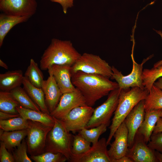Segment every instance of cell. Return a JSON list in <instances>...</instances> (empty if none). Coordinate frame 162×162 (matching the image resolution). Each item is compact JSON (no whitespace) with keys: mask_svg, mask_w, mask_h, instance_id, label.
Wrapping results in <instances>:
<instances>
[{"mask_svg":"<svg viewBox=\"0 0 162 162\" xmlns=\"http://www.w3.org/2000/svg\"><path fill=\"white\" fill-rule=\"evenodd\" d=\"M71 80L83 95L86 105L92 107L111 91L119 88L117 83L110 80L109 78L80 71L71 73Z\"/></svg>","mask_w":162,"mask_h":162,"instance_id":"1","label":"cell"},{"mask_svg":"<svg viewBox=\"0 0 162 162\" xmlns=\"http://www.w3.org/2000/svg\"><path fill=\"white\" fill-rule=\"evenodd\" d=\"M81 55L70 40L54 38L41 57L40 68L46 70L54 64L71 66Z\"/></svg>","mask_w":162,"mask_h":162,"instance_id":"2","label":"cell"},{"mask_svg":"<svg viewBox=\"0 0 162 162\" xmlns=\"http://www.w3.org/2000/svg\"><path fill=\"white\" fill-rule=\"evenodd\" d=\"M149 91L146 88L134 87L127 90H120L118 104L114 112L106 144H110L114 134L126 116L141 100H145Z\"/></svg>","mask_w":162,"mask_h":162,"instance_id":"3","label":"cell"},{"mask_svg":"<svg viewBox=\"0 0 162 162\" xmlns=\"http://www.w3.org/2000/svg\"><path fill=\"white\" fill-rule=\"evenodd\" d=\"M53 118L54 124L47 136L45 152L60 153L70 161L71 156L72 135L60 120Z\"/></svg>","mask_w":162,"mask_h":162,"instance_id":"4","label":"cell"},{"mask_svg":"<svg viewBox=\"0 0 162 162\" xmlns=\"http://www.w3.org/2000/svg\"><path fill=\"white\" fill-rule=\"evenodd\" d=\"M71 73L78 71L99 74L110 78L112 73V67L99 56L87 53L81 55L71 66Z\"/></svg>","mask_w":162,"mask_h":162,"instance_id":"5","label":"cell"},{"mask_svg":"<svg viewBox=\"0 0 162 162\" xmlns=\"http://www.w3.org/2000/svg\"><path fill=\"white\" fill-rule=\"evenodd\" d=\"M28 120L29 126L26 140L28 152L31 156L40 154L45 152L47 136L53 127Z\"/></svg>","mask_w":162,"mask_h":162,"instance_id":"6","label":"cell"},{"mask_svg":"<svg viewBox=\"0 0 162 162\" xmlns=\"http://www.w3.org/2000/svg\"><path fill=\"white\" fill-rule=\"evenodd\" d=\"M120 92L119 88L110 92L106 100L94 109L86 128H94L102 124L109 125L111 117L118 104Z\"/></svg>","mask_w":162,"mask_h":162,"instance_id":"7","label":"cell"},{"mask_svg":"<svg viewBox=\"0 0 162 162\" xmlns=\"http://www.w3.org/2000/svg\"><path fill=\"white\" fill-rule=\"evenodd\" d=\"M131 56L133 67L131 73L128 75L124 76L121 71H119L114 66H112V73L110 78L116 81L120 90H127L130 89V88L136 87L145 88L142 79L143 66L144 63L152 57H149L144 59L141 63L139 64L134 60L133 52Z\"/></svg>","mask_w":162,"mask_h":162,"instance_id":"8","label":"cell"},{"mask_svg":"<svg viewBox=\"0 0 162 162\" xmlns=\"http://www.w3.org/2000/svg\"><path fill=\"white\" fill-rule=\"evenodd\" d=\"M94 109L86 104L78 106L60 120L68 131L75 133L86 127Z\"/></svg>","mask_w":162,"mask_h":162,"instance_id":"9","label":"cell"},{"mask_svg":"<svg viewBox=\"0 0 162 162\" xmlns=\"http://www.w3.org/2000/svg\"><path fill=\"white\" fill-rule=\"evenodd\" d=\"M85 104L84 97L76 88L73 91L63 94L56 107L50 114L53 117L60 119L75 108Z\"/></svg>","mask_w":162,"mask_h":162,"instance_id":"10","label":"cell"},{"mask_svg":"<svg viewBox=\"0 0 162 162\" xmlns=\"http://www.w3.org/2000/svg\"><path fill=\"white\" fill-rule=\"evenodd\" d=\"M37 4L36 0H0V10L9 15L32 16L36 12Z\"/></svg>","mask_w":162,"mask_h":162,"instance_id":"11","label":"cell"},{"mask_svg":"<svg viewBox=\"0 0 162 162\" xmlns=\"http://www.w3.org/2000/svg\"><path fill=\"white\" fill-rule=\"evenodd\" d=\"M106 140L103 137L85 153L79 156L72 157L71 162H111L107 148Z\"/></svg>","mask_w":162,"mask_h":162,"instance_id":"12","label":"cell"},{"mask_svg":"<svg viewBox=\"0 0 162 162\" xmlns=\"http://www.w3.org/2000/svg\"><path fill=\"white\" fill-rule=\"evenodd\" d=\"M142 136L137 133L132 146L128 148L126 156L134 162L158 161L155 151L146 144Z\"/></svg>","mask_w":162,"mask_h":162,"instance_id":"13","label":"cell"},{"mask_svg":"<svg viewBox=\"0 0 162 162\" xmlns=\"http://www.w3.org/2000/svg\"><path fill=\"white\" fill-rule=\"evenodd\" d=\"M145 100L140 101L126 117L124 122L128 131L129 148L133 145L137 132L143 122L146 112Z\"/></svg>","mask_w":162,"mask_h":162,"instance_id":"14","label":"cell"},{"mask_svg":"<svg viewBox=\"0 0 162 162\" xmlns=\"http://www.w3.org/2000/svg\"><path fill=\"white\" fill-rule=\"evenodd\" d=\"M113 137L114 140L108 150L111 162L126 155L128 150V131L124 121L116 130Z\"/></svg>","mask_w":162,"mask_h":162,"instance_id":"15","label":"cell"},{"mask_svg":"<svg viewBox=\"0 0 162 162\" xmlns=\"http://www.w3.org/2000/svg\"><path fill=\"white\" fill-rule=\"evenodd\" d=\"M71 66L54 64L48 69L49 75L54 77L62 93L72 92L76 89L71 80Z\"/></svg>","mask_w":162,"mask_h":162,"instance_id":"16","label":"cell"},{"mask_svg":"<svg viewBox=\"0 0 162 162\" xmlns=\"http://www.w3.org/2000/svg\"><path fill=\"white\" fill-rule=\"evenodd\" d=\"M41 88L44 92L46 104L49 112H52L56 107L63 94L54 77L49 75L44 80Z\"/></svg>","mask_w":162,"mask_h":162,"instance_id":"17","label":"cell"},{"mask_svg":"<svg viewBox=\"0 0 162 162\" xmlns=\"http://www.w3.org/2000/svg\"><path fill=\"white\" fill-rule=\"evenodd\" d=\"M162 109L153 110L146 112L142 123L137 133L142 136L147 144L150 141L155 126L160 117Z\"/></svg>","mask_w":162,"mask_h":162,"instance_id":"18","label":"cell"},{"mask_svg":"<svg viewBox=\"0 0 162 162\" xmlns=\"http://www.w3.org/2000/svg\"><path fill=\"white\" fill-rule=\"evenodd\" d=\"M16 109L20 116L25 119L39 122L51 127L54 124V119L50 114L26 108L21 106L16 107Z\"/></svg>","mask_w":162,"mask_h":162,"instance_id":"19","label":"cell"},{"mask_svg":"<svg viewBox=\"0 0 162 162\" xmlns=\"http://www.w3.org/2000/svg\"><path fill=\"white\" fill-rule=\"evenodd\" d=\"M24 76L20 70L8 71L0 74L1 91L10 92L22 84Z\"/></svg>","mask_w":162,"mask_h":162,"instance_id":"20","label":"cell"},{"mask_svg":"<svg viewBox=\"0 0 162 162\" xmlns=\"http://www.w3.org/2000/svg\"><path fill=\"white\" fill-rule=\"evenodd\" d=\"M31 16H17L4 13L0 14V47L3 44L4 38L11 29L16 25L26 21Z\"/></svg>","mask_w":162,"mask_h":162,"instance_id":"21","label":"cell"},{"mask_svg":"<svg viewBox=\"0 0 162 162\" xmlns=\"http://www.w3.org/2000/svg\"><path fill=\"white\" fill-rule=\"evenodd\" d=\"M0 141L10 152L18 146L27 134V129L12 131H5L0 129Z\"/></svg>","mask_w":162,"mask_h":162,"instance_id":"22","label":"cell"},{"mask_svg":"<svg viewBox=\"0 0 162 162\" xmlns=\"http://www.w3.org/2000/svg\"><path fill=\"white\" fill-rule=\"evenodd\" d=\"M22 84L23 88L41 111L50 114L46 104L45 95L42 89L33 85L24 76Z\"/></svg>","mask_w":162,"mask_h":162,"instance_id":"23","label":"cell"},{"mask_svg":"<svg viewBox=\"0 0 162 162\" xmlns=\"http://www.w3.org/2000/svg\"><path fill=\"white\" fill-rule=\"evenodd\" d=\"M145 112L151 110L162 109V90L154 84L145 100Z\"/></svg>","mask_w":162,"mask_h":162,"instance_id":"24","label":"cell"},{"mask_svg":"<svg viewBox=\"0 0 162 162\" xmlns=\"http://www.w3.org/2000/svg\"><path fill=\"white\" fill-rule=\"evenodd\" d=\"M24 76L33 85L38 88H41L44 80V75L38 64L33 58L30 59V64L27 69Z\"/></svg>","mask_w":162,"mask_h":162,"instance_id":"25","label":"cell"},{"mask_svg":"<svg viewBox=\"0 0 162 162\" xmlns=\"http://www.w3.org/2000/svg\"><path fill=\"white\" fill-rule=\"evenodd\" d=\"M10 92L20 106L26 108L41 111L39 107L33 101L23 88L20 86Z\"/></svg>","mask_w":162,"mask_h":162,"instance_id":"26","label":"cell"},{"mask_svg":"<svg viewBox=\"0 0 162 162\" xmlns=\"http://www.w3.org/2000/svg\"><path fill=\"white\" fill-rule=\"evenodd\" d=\"M20 106L10 92H0V111L12 114H19L16 107Z\"/></svg>","mask_w":162,"mask_h":162,"instance_id":"27","label":"cell"},{"mask_svg":"<svg viewBox=\"0 0 162 162\" xmlns=\"http://www.w3.org/2000/svg\"><path fill=\"white\" fill-rule=\"evenodd\" d=\"M29 126L28 120L21 116L7 120H0V128L5 131H12L27 129Z\"/></svg>","mask_w":162,"mask_h":162,"instance_id":"28","label":"cell"},{"mask_svg":"<svg viewBox=\"0 0 162 162\" xmlns=\"http://www.w3.org/2000/svg\"><path fill=\"white\" fill-rule=\"evenodd\" d=\"M161 77H162V65L150 69H144L142 79L145 88L149 91L154 82Z\"/></svg>","mask_w":162,"mask_h":162,"instance_id":"29","label":"cell"},{"mask_svg":"<svg viewBox=\"0 0 162 162\" xmlns=\"http://www.w3.org/2000/svg\"><path fill=\"white\" fill-rule=\"evenodd\" d=\"M73 137L71 145V158L79 156L85 153L91 147V143L79 134L73 136Z\"/></svg>","mask_w":162,"mask_h":162,"instance_id":"30","label":"cell"},{"mask_svg":"<svg viewBox=\"0 0 162 162\" xmlns=\"http://www.w3.org/2000/svg\"><path fill=\"white\" fill-rule=\"evenodd\" d=\"M107 125L102 124L94 128L87 129L85 128L80 131L79 134L92 144L96 143L100 136L106 130Z\"/></svg>","mask_w":162,"mask_h":162,"instance_id":"31","label":"cell"},{"mask_svg":"<svg viewBox=\"0 0 162 162\" xmlns=\"http://www.w3.org/2000/svg\"><path fill=\"white\" fill-rule=\"evenodd\" d=\"M30 158L35 162H64L68 161L63 154L50 152H45L36 156H31Z\"/></svg>","mask_w":162,"mask_h":162,"instance_id":"32","label":"cell"},{"mask_svg":"<svg viewBox=\"0 0 162 162\" xmlns=\"http://www.w3.org/2000/svg\"><path fill=\"white\" fill-rule=\"evenodd\" d=\"M27 146L24 139L17 148L12 151V154L15 162H32V160L27 155Z\"/></svg>","mask_w":162,"mask_h":162,"instance_id":"33","label":"cell"},{"mask_svg":"<svg viewBox=\"0 0 162 162\" xmlns=\"http://www.w3.org/2000/svg\"><path fill=\"white\" fill-rule=\"evenodd\" d=\"M147 145L151 149L162 153V132L152 133Z\"/></svg>","mask_w":162,"mask_h":162,"instance_id":"34","label":"cell"},{"mask_svg":"<svg viewBox=\"0 0 162 162\" xmlns=\"http://www.w3.org/2000/svg\"><path fill=\"white\" fill-rule=\"evenodd\" d=\"M4 143L0 142V162H15V160L12 154L8 151Z\"/></svg>","mask_w":162,"mask_h":162,"instance_id":"35","label":"cell"},{"mask_svg":"<svg viewBox=\"0 0 162 162\" xmlns=\"http://www.w3.org/2000/svg\"><path fill=\"white\" fill-rule=\"evenodd\" d=\"M52 2L59 3L62 6L63 11L64 14L67 13L68 8H71L74 6V0H50Z\"/></svg>","mask_w":162,"mask_h":162,"instance_id":"36","label":"cell"},{"mask_svg":"<svg viewBox=\"0 0 162 162\" xmlns=\"http://www.w3.org/2000/svg\"><path fill=\"white\" fill-rule=\"evenodd\" d=\"M19 116H20L19 114H12L0 111V120H7Z\"/></svg>","mask_w":162,"mask_h":162,"instance_id":"37","label":"cell"},{"mask_svg":"<svg viewBox=\"0 0 162 162\" xmlns=\"http://www.w3.org/2000/svg\"><path fill=\"white\" fill-rule=\"evenodd\" d=\"M162 132V117H160L155 126L153 133L156 134Z\"/></svg>","mask_w":162,"mask_h":162,"instance_id":"38","label":"cell"},{"mask_svg":"<svg viewBox=\"0 0 162 162\" xmlns=\"http://www.w3.org/2000/svg\"><path fill=\"white\" fill-rule=\"evenodd\" d=\"M113 162H133V161L129 157L125 155L118 159L115 160Z\"/></svg>","mask_w":162,"mask_h":162,"instance_id":"39","label":"cell"},{"mask_svg":"<svg viewBox=\"0 0 162 162\" xmlns=\"http://www.w3.org/2000/svg\"><path fill=\"white\" fill-rule=\"evenodd\" d=\"M157 80L154 84L162 90V77L159 78Z\"/></svg>","mask_w":162,"mask_h":162,"instance_id":"40","label":"cell"},{"mask_svg":"<svg viewBox=\"0 0 162 162\" xmlns=\"http://www.w3.org/2000/svg\"><path fill=\"white\" fill-rule=\"evenodd\" d=\"M156 32L158 34L162 39V33L160 31H156ZM162 65V59L155 63L153 66V67H157Z\"/></svg>","mask_w":162,"mask_h":162,"instance_id":"41","label":"cell"},{"mask_svg":"<svg viewBox=\"0 0 162 162\" xmlns=\"http://www.w3.org/2000/svg\"><path fill=\"white\" fill-rule=\"evenodd\" d=\"M155 154L158 161L162 162V153L155 151Z\"/></svg>","mask_w":162,"mask_h":162,"instance_id":"42","label":"cell"},{"mask_svg":"<svg viewBox=\"0 0 162 162\" xmlns=\"http://www.w3.org/2000/svg\"><path fill=\"white\" fill-rule=\"evenodd\" d=\"M0 66L6 69H8V68L7 65L1 59H0Z\"/></svg>","mask_w":162,"mask_h":162,"instance_id":"43","label":"cell"},{"mask_svg":"<svg viewBox=\"0 0 162 162\" xmlns=\"http://www.w3.org/2000/svg\"><path fill=\"white\" fill-rule=\"evenodd\" d=\"M160 117H162V112H161V113Z\"/></svg>","mask_w":162,"mask_h":162,"instance_id":"44","label":"cell"}]
</instances>
